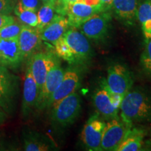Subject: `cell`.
I'll use <instances>...</instances> for the list:
<instances>
[{
	"instance_id": "1",
	"label": "cell",
	"mask_w": 151,
	"mask_h": 151,
	"mask_svg": "<svg viewBox=\"0 0 151 151\" xmlns=\"http://www.w3.org/2000/svg\"><path fill=\"white\" fill-rule=\"evenodd\" d=\"M120 110V119L129 127L151 121V93L142 88L131 89L122 98Z\"/></svg>"
},
{
	"instance_id": "2",
	"label": "cell",
	"mask_w": 151,
	"mask_h": 151,
	"mask_svg": "<svg viewBox=\"0 0 151 151\" xmlns=\"http://www.w3.org/2000/svg\"><path fill=\"white\" fill-rule=\"evenodd\" d=\"M52 108V122L60 127H67L74 122L81 109V98L77 92H73L60 100Z\"/></svg>"
},
{
	"instance_id": "3",
	"label": "cell",
	"mask_w": 151,
	"mask_h": 151,
	"mask_svg": "<svg viewBox=\"0 0 151 151\" xmlns=\"http://www.w3.org/2000/svg\"><path fill=\"white\" fill-rule=\"evenodd\" d=\"M106 83L113 94L123 98L132 88L133 76L125 66L114 64L109 67Z\"/></svg>"
},
{
	"instance_id": "4",
	"label": "cell",
	"mask_w": 151,
	"mask_h": 151,
	"mask_svg": "<svg viewBox=\"0 0 151 151\" xmlns=\"http://www.w3.org/2000/svg\"><path fill=\"white\" fill-rule=\"evenodd\" d=\"M122 99V97L113 94L109 90L106 83H103L93 95L94 107L98 113L107 120L118 116Z\"/></svg>"
},
{
	"instance_id": "5",
	"label": "cell",
	"mask_w": 151,
	"mask_h": 151,
	"mask_svg": "<svg viewBox=\"0 0 151 151\" xmlns=\"http://www.w3.org/2000/svg\"><path fill=\"white\" fill-rule=\"evenodd\" d=\"M111 18L109 11H101L81 23L77 29L87 38L94 41L103 40L108 35Z\"/></svg>"
},
{
	"instance_id": "6",
	"label": "cell",
	"mask_w": 151,
	"mask_h": 151,
	"mask_svg": "<svg viewBox=\"0 0 151 151\" xmlns=\"http://www.w3.org/2000/svg\"><path fill=\"white\" fill-rule=\"evenodd\" d=\"M105 124L101 143V150L116 151L131 127L119 117L110 119Z\"/></svg>"
},
{
	"instance_id": "7",
	"label": "cell",
	"mask_w": 151,
	"mask_h": 151,
	"mask_svg": "<svg viewBox=\"0 0 151 151\" xmlns=\"http://www.w3.org/2000/svg\"><path fill=\"white\" fill-rule=\"evenodd\" d=\"M105 124L98 115H94L84 125L81 140L88 150L101 151V143Z\"/></svg>"
},
{
	"instance_id": "8",
	"label": "cell",
	"mask_w": 151,
	"mask_h": 151,
	"mask_svg": "<svg viewBox=\"0 0 151 151\" xmlns=\"http://www.w3.org/2000/svg\"><path fill=\"white\" fill-rule=\"evenodd\" d=\"M57 62L58 60L52 55L46 52H39L31 56L28 67L37 82L39 93L48 72Z\"/></svg>"
},
{
	"instance_id": "9",
	"label": "cell",
	"mask_w": 151,
	"mask_h": 151,
	"mask_svg": "<svg viewBox=\"0 0 151 151\" xmlns=\"http://www.w3.org/2000/svg\"><path fill=\"white\" fill-rule=\"evenodd\" d=\"M63 37L74 54L76 62H85L91 57L92 48L88 38L77 28L70 27Z\"/></svg>"
},
{
	"instance_id": "10",
	"label": "cell",
	"mask_w": 151,
	"mask_h": 151,
	"mask_svg": "<svg viewBox=\"0 0 151 151\" xmlns=\"http://www.w3.org/2000/svg\"><path fill=\"white\" fill-rule=\"evenodd\" d=\"M101 11H106L101 4L90 5L83 0H78L72 4L68 6L66 16L71 27L77 28L90 17Z\"/></svg>"
},
{
	"instance_id": "11",
	"label": "cell",
	"mask_w": 151,
	"mask_h": 151,
	"mask_svg": "<svg viewBox=\"0 0 151 151\" xmlns=\"http://www.w3.org/2000/svg\"><path fill=\"white\" fill-rule=\"evenodd\" d=\"M80 85V73L74 69H69L65 71L63 78L49 99L46 106L51 107L73 92L76 91Z\"/></svg>"
},
{
	"instance_id": "12",
	"label": "cell",
	"mask_w": 151,
	"mask_h": 151,
	"mask_svg": "<svg viewBox=\"0 0 151 151\" xmlns=\"http://www.w3.org/2000/svg\"><path fill=\"white\" fill-rule=\"evenodd\" d=\"M65 71L59 62H57L56 65L50 69L39 93L38 108H44L46 106L49 99L61 83Z\"/></svg>"
},
{
	"instance_id": "13",
	"label": "cell",
	"mask_w": 151,
	"mask_h": 151,
	"mask_svg": "<svg viewBox=\"0 0 151 151\" xmlns=\"http://www.w3.org/2000/svg\"><path fill=\"white\" fill-rule=\"evenodd\" d=\"M41 41V30L39 28L23 24L18 37V44L22 58L32 55L40 46Z\"/></svg>"
},
{
	"instance_id": "14",
	"label": "cell",
	"mask_w": 151,
	"mask_h": 151,
	"mask_svg": "<svg viewBox=\"0 0 151 151\" xmlns=\"http://www.w3.org/2000/svg\"><path fill=\"white\" fill-rule=\"evenodd\" d=\"M141 0H113L111 9L117 18L124 25L132 26L137 20Z\"/></svg>"
},
{
	"instance_id": "15",
	"label": "cell",
	"mask_w": 151,
	"mask_h": 151,
	"mask_svg": "<svg viewBox=\"0 0 151 151\" xmlns=\"http://www.w3.org/2000/svg\"><path fill=\"white\" fill-rule=\"evenodd\" d=\"M22 60L23 58L18 44V38L9 40L0 39V66L16 67Z\"/></svg>"
},
{
	"instance_id": "16",
	"label": "cell",
	"mask_w": 151,
	"mask_h": 151,
	"mask_svg": "<svg viewBox=\"0 0 151 151\" xmlns=\"http://www.w3.org/2000/svg\"><path fill=\"white\" fill-rule=\"evenodd\" d=\"M39 97V90L29 67H27L23 85L22 111L24 115H27L35 107H37Z\"/></svg>"
},
{
	"instance_id": "17",
	"label": "cell",
	"mask_w": 151,
	"mask_h": 151,
	"mask_svg": "<svg viewBox=\"0 0 151 151\" xmlns=\"http://www.w3.org/2000/svg\"><path fill=\"white\" fill-rule=\"evenodd\" d=\"M70 27L67 17L56 14L52 21L41 30V39L54 44L58 39L63 37Z\"/></svg>"
},
{
	"instance_id": "18",
	"label": "cell",
	"mask_w": 151,
	"mask_h": 151,
	"mask_svg": "<svg viewBox=\"0 0 151 151\" xmlns=\"http://www.w3.org/2000/svg\"><path fill=\"white\" fill-rule=\"evenodd\" d=\"M15 93V81L6 67L0 66V106L8 109Z\"/></svg>"
},
{
	"instance_id": "19",
	"label": "cell",
	"mask_w": 151,
	"mask_h": 151,
	"mask_svg": "<svg viewBox=\"0 0 151 151\" xmlns=\"http://www.w3.org/2000/svg\"><path fill=\"white\" fill-rule=\"evenodd\" d=\"M146 130L141 128H129L116 151H139L143 150V139L146 137Z\"/></svg>"
},
{
	"instance_id": "20",
	"label": "cell",
	"mask_w": 151,
	"mask_h": 151,
	"mask_svg": "<svg viewBox=\"0 0 151 151\" xmlns=\"http://www.w3.org/2000/svg\"><path fill=\"white\" fill-rule=\"evenodd\" d=\"M137 20L141 24L145 41L151 38V0H141L137 12Z\"/></svg>"
},
{
	"instance_id": "21",
	"label": "cell",
	"mask_w": 151,
	"mask_h": 151,
	"mask_svg": "<svg viewBox=\"0 0 151 151\" xmlns=\"http://www.w3.org/2000/svg\"><path fill=\"white\" fill-rule=\"evenodd\" d=\"M56 1L43 3L38 10V25L37 27L40 30L50 23L55 15L58 14L56 11Z\"/></svg>"
},
{
	"instance_id": "22",
	"label": "cell",
	"mask_w": 151,
	"mask_h": 151,
	"mask_svg": "<svg viewBox=\"0 0 151 151\" xmlns=\"http://www.w3.org/2000/svg\"><path fill=\"white\" fill-rule=\"evenodd\" d=\"M55 50L58 57L70 64L76 63L75 55L70 47L62 37L54 43Z\"/></svg>"
},
{
	"instance_id": "23",
	"label": "cell",
	"mask_w": 151,
	"mask_h": 151,
	"mask_svg": "<svg viewBox=\"0 0 151 151\" xmlns=\"http://www.w3.org/2000/svg\"><path fill=\"white\" fill-rule=\"evenodd\" d=\"M14 13L24 25L36 27L38 25L37 12L22 8L18 4L14 8Z\"/></svg>"
},
{
	"instance_id": "24",
	"label": "cell",
	"mask_w": 151,
	"mask_h": 151,
	"mask_svg": "<svg viewBox=\"0 0 151 151\" xmlns=\"http://www.w3.org/2000/svg\"><path fill=\"white\" fill-rule=\"evenodd\" d=\"M23 24L16 22L9 24L0 29V39L9 40L18 39Z\"/></svg>"
},
{
	"instance_id": "25",
	"label": "cell",
	"mask_w": 151,
	"mask_h": 151,
	"mask_svg": "<svg viewBox=\"0 0 151 151\" xmlns=\"http://www.w3.org/2000/svg\"><path fill=\"white\" fill-rule=\"evenodd\" d=\"M140 62L144 72L151 75V38L145 41V48L141 53Z\"/></svg>"
},
{
	"instance_id": "26",
	"label": "cell",
	"mask_w": 151,
	"mask_h": 151,
	"mask_svg": "<svg viewBox=\"0 0 151 151\" xmlns=\"http://www.w3.org/2000/svg\"><path fill=\"white\" fill-rule=\"evenodd\" d=\"M24 150L26 151H47L50 150V146L46 142L31 138L24 140Z\"/></svg>"
},
{
	"instance_id": "27",
	"label": "cell",
	"mask_w": 151,
	"mask_h": 151,
	"mask_svg": "<svg viewBox=\"0 0 151 151\" xmlns=\"http://www.w3.org/2000/svg\"><path fill=\"white\" fill-rule=\"evenodd\" d=\"M41 0H19L18 4L24 9L37 12L41 7Z\"/></svg>"
},
{
	"instance_id": "28",
	"label": "cell",
	"mask_w": 151,
	"mask_h": 151,
	"mask_svg": "<svg viewBox=\"0 0 151 151\" xmlns=\"http://www.w3.org/2000/svg\"><path fill=\"white\" fill-rule=\"evenodd\" d=\"M78 0H57L56 11L57 14L66 16V11L68 6L72 4Z\"/></svg>"
},
{
	"instance_id": "29",
	"label": "cell",
	"mask_w": 151,
	"mask_h": 151,
	"mask_svg": "<svg viewBox=\"0 0 151 151\" xmlns=\"http://www.w3.org/2000/svg\"><path fill=\"white\" fill-rule=\"evenodd\" d=\"M14 10L12 0H0V14L9 15Z\"/></svg>"
},
{
	"instance_id": "30",
	"label": "cell",
	"mask_w": 151,
	"mask_h": 151,
	"mask_svg": "<svg viewBox=\"0 0 151 151\" xmlns=\"http://www.w3.org/2000/svg\"><path fill=\"white\" fill-rule=\"evenodd\" d=\"M14 22H15V19L12 16L0 14V29Z\"/></svg>"
},
{
	"instance_id": "31",
	"label": "cell",
	"mask_w": 151,
	"mask_h": 151,
	"mask_svg": "<svg viewBox=\"0 0 151 151\" xmlns=\"http://www.w3.org/2000/svg\"><path fill=\"white\" fill-rule=\"evenodd\" d=\"M99 1L104 11H109L111 9V4H112L113 0H99Z\"/></svg>"
},
{
	"instance_id": "32",
	"label": "cell",
	"mask_w": 151,
	"mask_h": 151,
	"mask_svg": "<svg viewBox=\"0 0 151 151\" xmlns=\"http://www.w3.org/2000/svg\"><path fill=\"white\" fill-rule=\"evenodd\" d=\"M4 120V114L2 111L0 109V123L2 122Z\"/></svg>"
},
{
	"instance_id": "33",
	"label": "cell",
	"mask_w": 151,
	"mask_h": 151,
	"mask_svg": "<svg viewBox=\"0 0 151 151\" xmlns=\"http://www.w3.org/2000/svg\"><path fill=\"white\" fill-rule=\"evenodd\" d=\"M56 1V0H41L43 3L45 2H49V1Z\"/></svg>"
},
{
	"instance_id": "34",
	"label": "cell",
	"mask_w": 151,
	"mask_h": 151,
	"mask_svg": "<svg viewBox=\"0 0 151 151\" xmlns=\"http://www.w3.org/2000/svg\"><path fill=\"white\" fill-rule=\"evenodd\" d=\"M147 143H148V145H150V146H151V133H150V139H149V140L147 141Z\"/></svg>"
}]
</instances>
